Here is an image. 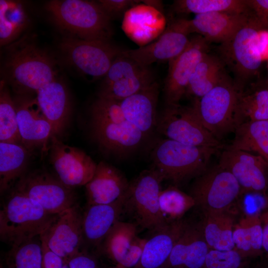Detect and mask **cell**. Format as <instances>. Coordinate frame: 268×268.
<instances>
[{"label":"cell","mask_w":268,"mask_h":268,"mask_svg":"<svg viewBox=\"0 0 268 268\" xmlns=\"http://www.w3.org/2000/svg\"><path fill=\"white\" fill-rule=\"evenodd\" d=\"M57 216L12 189L0 210V240L12 247L40 236Z\"/></svg>","instance_id":"6da1fadb"},{"label":"cell","mask_w":268,"mask_h":268,"mask_svg":"<svg viewBox=\"0 0 268 268\" xmlns=\"http://www.w3.org/2000/svg\"><path fill=\"white\" fill-rule=\"evenodd\" d=\"M8 50L5 69L18 95L36 93L58 77L52 59L34 43L21 40Z\"/></svg>","instance_id":"7a4b0ae2"},{"label":"cell","mask_w":268,"mask_h":268,"mask_svg":"<svg viewBox=\"0 0 268 268\" xmlns=\"http://www.w3.org/2000/svg\"><path fill=\"white\" fill-rule=\"evenodd\" d=\"M46 9L61 29L86 40L110 41L111 18L95 1L52 0Z\"/></svg>","instance_id":"3957f363"},{"label":"cell","mask_w":268,"mask_h":268,"mask_svg":"<svg viewBox=\"0 0 268 268\" xmlns=\"http://www.w3.org/2000/svg\"><path fill=\"white\" fill-rule=\"evenodd\" d=\"M217 150L167 138L157 143L152 151L153 168L164 180H170L177 186L203 172L208 167L211 156Z\"/></svg>","instance_id":"277c9868"},{"label":"cell","mask_w":268,"mask_h":268,"mask_svg":"<svg viewBox=\"0 0 268 268\" xmlns=\"http://www.w3.org/2000/svg\"><path fill=\"white\" fill-rule=\"evenodd\" d=\"M263 29L249 15L247 22L219 46L220 59L233 73L239 92L258 72L264 59L260 40Z\"/></svg>","instance_id":"5b68a950"},{"label":"cell","mask_w":268,"mask_h":268,"mask_svg":"<svg viewBox=\"0 0 268 268\" xmlns=\"http://www.w3.org/2000/svg\"><path fill=\"white\" fill-rule=\"evenodd\" d=\"M239 93L234 81L226 75L204 95L194 100L191 106L199 122L219 140L235 130Z\"/></svg>","instance_id":"8992f818"},{"label":"cell","mask_w":268,"mask_h":268,"mask_svg":"<svg viewBox=\"0 0 268 268\" xmlns=\"http://www.w3.org/2000/svg\"><path fill=\"white\" fill-rule=\"evenodd\" d=\"M241 193L236 178L218 163L208 167L196 177L190 195L196 206L208 212L228 211Z\"/></svg>","instance_id":"52a82bcc"},{"label":"cell","mask_w":268,"mask_h":268,"mask_svg":"<svg viewBox=\"0 0 268 268\" xmlns=\"http://www.w3.org/2000/svg\"><path fill=\"white\" fill-rule=\"evenodd\" d=\"M163 180L154 168L144 170L130 183L126 195L124 208L133 213L140 226L151 231L167 223L161 215L159 205Z\"/></svg>","instance_id":"ba28073f"},{"label":"cell","mask_w":268,"mask_h":268,"mask_svg":"<svg viewBox=\"0 0 268 268\" xmlns=\"http://www.w3.org/2000/svg\"><path fill=\"white\" fill-rule=\"evenodd\" d=\"M12 189L35 201L52 214H60L77 205L73 189L44 171L26 173Z\"/></svg>","instance_id":"9c48e42d"},{"label":"cell","mask_w":268,"mask_h":268,"mask_svg":"<svg viewBox=\"0 0 268 268\" xmlns=\"http://www.w3.org/2000/svg\"><path fill=\"white\" fill-rule=\"evenodd\" d=\"M60 48L66 59L82 74L93 78L104 77L122 50L110 41L64 38Z\"/></svg>","instance_id":"30bf717a"},{"label":"cell","mask_w":268,"mask_h":268,"mask_svg":"<svg viewBox=\"0 0 268 268\" xmlns=\"http://www.w3.org/2000/svg\"><path fill=\"white\" fill-rule=\"evenodd\" d=\"M156 129L167 138L185 144L217 150L222 147L197 119L191 106H166L157 118Z\"/></svg>","instance_id":"8fae6325"},{"label":"cell","mask_w":268,"mask_h":268,"mask_svg":"<svg viewBox=\"0 0 268 268\" xmlns=\"http://www.w3.org/2000/svg\"><path fill=\"white\" fill-rule=\"evenodd\" d=\"M104 77L98 96L118 101L123 100L155 81L148 67L139 65L122 55L121 52Z\"/></svg>","instance_id":"7c38bea8"},{"label":"cell","mask_w":268,"mask_h":268,"mask_svg":"<svg viewBox=\"0 0 268 268\" xmlns=\"http://www.w3.org/2000/svg\"><path fill=\"white\" fill-rule=\"evenodd\" d=\"M47 153L57 178L69 188L85 186L95 173L97 164L90 156L64 143L56 135L50 141Z\"/></svg>","instance_id":"4fadbf2b"},{"label":"cell","mask_w":268,"mask_h":268,"mask_svg":"<svg viewBox=\"0 0 268 268\" xmlns=\"http://www.w3.org/2000/svg\"><path fill=\"white\" fill-rule=\"evenodd\" d=\"M209 43L199 35L190 38L186 49L169 61L164 93L166 107L179 105L196 66L208 51Z\"/></svg>","instance_id":"5bb4252c"},{"label":"cell","mask_w":268,"mask_h":268,"mask_svg":"<svg viewBox=\"0 0 268 268\" xmlns=\"http://www.w3.org/2000/svg\"><path fill=\"white\" fill-rule=\"evenodd\" d=\"M190 34L187 19H178L172 22L156 41L137 49L122 50L121 54L145 67L156 62L170 61L187 47Z\"/></svg>","instance_id":"9a60e30c"},{"label":"cell","mask_w":268,"mask_h":268,"mask_svg":"<svg viewBox=\"0 0 268 268\" xmlns=\"http://www.w3.org/2000/svg\"><path fill=\"white\" fill-rule=\"evenodd\" d=\"M21 144L31 152L36 149L47 153L55 135L53 128L40 109L35 97L18 95L14 99Z\"/></svg>","instance_id":"2e32d148"},{"label":"cell","mask_w":268,"mask_h":268,"mask_svg":"<svg viewBox=\"0 0 268 268\" xmlns=\"http://www.w3.org/2000/svg\"><path fill=\"white\" fill-rule=\"evenodd\" d=\"M82 214L77 205L58 214L40 236L48 247L64 263L83 250Z\"/></svg>","instance_id":"e0dca14e"},{"label":"cell","mask_w":268,"mask_h":268,"mask_svg":"<svg viewBox=\"0 0 268 268\" xmlns=\"http://www.w3.org/2000/svg\"><path fill=\"white\" fill-rule=\"evenodd\" d=\"M218 163L234 176L241 192L266 191L268 163L262 157L228 146L222 152Z\"/></svg>","instance_id":"ac0fdd59"},{"label":"cell","mask_w":268,"mask_h":268,"mask_svg":"<svg viewBox=\"0 0 268 268\" xmlns=\"http://www.w3.org/2000/svg\"><path fill=\"white\" fill-rule=\"evenodd\" d=\"M93 137L104 151L120 157L134 151L145 135L126 121L120 123L91 122Z\"/></svg>","instance_id":"d6986e66"},{"label":"cell","mask_w":268,"mask_h":268,"mask_svg":"<svg viewBox=\"0 0 268 268\" xmlns=\"http://www.w3.org/2000/svg\"><path fill=\"white\" fill-rule=\"evenodd\" d=\"M126 196L108 204L88 205L82 214L83 250L100 248L124 209Z\"/></svg>","instance_id":"ffe728a7"},{"label":"cell","mask_w":268,"mask_h":268,"mask_svg":"<svg viewBox=\"0 0 268 268\" xmlns=\"http://www.w3.org/2000/svg\"><path fill=\"white\" fill-rule=\"evenodd\" d=\"M209 249L201 224L186 222L167 261L162 268H203Z\"/></svg>","instance_id":"44dd1931"},{"label":"cell","mask_w":268,"mask_h":268,"mask_svg":"<svg viewBox=\"0 0 268 268\" xmlns=\"http://www.w3.org/2000/svg\"><path fill=\"white\" fill-rule=\"evenodd\" d=\"M129 186L130 183L120 170L101 161L92 178L85 186L87 204L114 202L126 196Z\"/></svg>","instance_id":"7402d4cb"},{"label":"cell","mask_w":268,"mask_h":268,"mask_svg":"<svg viewBox=\"0 0 268 268\" xmlns=\"http://www.w3.org/2000/svg\"><path fill=\"white\" fill-rule=\"evenodd\" d=\"M249 17V13L216 12L196 14L187 23L190 34L196 33L210 42L220 44L229 39Z\"/></svg>","instance_id":"603a6c76"},{"label":"cell","mask_w":268,"mask_h":268,"mask_svg":"<svg viewBox=\"0 0 268 268\" xmlns=\"http://www.w3.org/2000/svg\"><path fill=\"white\" fill-rule=\"evenodd\" d=\"M159 86L156 81L120 101L124 116L145 136L157 125L156 107Z\"/></svg>","instance_id":"cb8c5ba5"},{"label":"cell","mask_w":268,"mask_h":268,"mask_svg":"<svg viewBox=\"0 0 268 268\" xmlns=\"http://www.w3.org/2000/svg\"><path fill=\"white\" fill-rule=\"evenodd\" d=\"M35 99L55 135L59 138L67 126L70 114L69 99L65 85L57 77L39 89Z\"/></svg>","instance_id":"d4e9b609"},{"label":"cell","mask_w":268,"mask_h":268,"mask_svg":"<svg viewBox=\"0 0 268 268\" xmlns=\"http://www.w3.org/2000/svg\"><path fill=\"white\" fill-rule=\"evenodd\" d=\"M185 221L167 223L153 230L147 239L138 264L134 268H162L167 261Z\"/></svg>","instance_id":"484cf974"},{"label":"cell","mask_w":268,"mask_h":268,"mask_svg":"<svg viewBox=\"0 0 268 268\" xmlns=\"http://www.w3.org/2000/svg\"><path fill=\"white\" fill-rule=\"evenodd\" d=\"M30 153L21 144L0 142L1 195L11 190L14 183L26 174Z\"/></svg>","instance_id":"4316f807"},{"label":"cell","mask_w":268,"mask_h":268,"mask_svg":"<svg viewBox=\"0 0 268 268\" xmlns=\"http://www.w3.org/2000/svg\"><path fill=\"white\" fill-rule=\"evenodd\" d=\"M224 66L220 58L208 53L205 54L189 79L185 95L194 100L204 95L226 75Z\"/></svg>","instance_id":"83f0119b"},{"label":"cell","mask_w":268,"mask_h":268,"mask_svg":"<svg viewBox=\"0 0 268 268\" xmlns=\"http://www.w3.org/2000/svg\"><path fill=\"white\" fill-rule=\"evenodd\" d=\"M234 218L228 211L204 212L201 223L205 241L209 249L219 251L234 249Z\"/></svg>","instance_id":"f1b7e54d"},{"label":"cell","mask_w":268,"mask_h":268,"mask_svg":"<svg viewBox=\"0 0 268 268\" xmlns=\"http://www.w3.org/2000/svg\"><path fill=\"white\" fill-rule=\"evenodd\" d=\"M234 249L244 258L260 256L263 251V230L260 214H246L235 224Z\"/></svg>","instance_id":"f546056e"},{"label":"cell","mask_w":268,"mask_h":268,"mask_svg":"<svg viewBox=\"0 0 268 268\" xmlns=\"http://www.w3.org/2000/svg\"><path fill=\"white\" fill-rule=\"evenodd\" d=\"M229 147L254 153L268 163V120L248 121L236 128Z\"/></svg>","instance_id":"4dcf8cb0"},{"label":"cell","mask_w":268,"mask_h":268,"mask_svg":"<svg viewBox=\"0 0 268 268\" xmlns=\"http://www.w3.org/2000/svg\"><path fill=\"white\" fill-rule=\"evenodd\" d=\"M266 120H268V83L254 84L239 92L236 128L246 122Z\"/></svg>","instance_id":"1f68e13d"},{"label":"cell","mask_w":268,"mask_h":268,"mask_svg":"<svg viewBox=\"0 0 268 268\" xmlns=\"http://www.w3.org/2000/svg\"><path fill=\"white\" fill-rule=\"evenodd\" d=\"M136 235L135 224L118 220L105 238L99 251L116 265L124 259Z\"/></svg>","instance_id":"d6a6232c"},{"label":"cell","mask_w":268,"mask_h":268,"mask_svg":"<svg viewBox=\"0 0 268 268\" xmlns=\"http://www.w3.org/2000/svg\"><path fill=\"white\" fill-rule=\"evenodd\" d=\"M173 7L177 13L181 14L249 13L246 0H178L174 1Z\"/></svg>","instance_id":"836d02e7"},{"label":"cell","mask_w":268,"mask_h":268,"mask_svg":"<svg viewBox=\"0 0 268 268\" xmlns=\"http://www.w3.org/2000/svg\"><path fill=\"white\" fill-rule=\"evenodd\" d=\"M27 17L22 5L11 0H0V43L15 40L25 28Z\"/></svg>","instance_id":"e575fe53"},{"label":"cell","mask_w":268,"mask_h":268,"mask_svg":"<svg viewBox=\"0 0 268 268\" xmlns=\"http://www.w3.org/2000/svg\"><path fill=\"white\" fill-rule=\"evenodd\" d=\"M159 205L160 213L166 223L182 220L187 211L196 206L193 197L176 186H170L161 191Z\"/></svg>","instance_id":"d590c367"},{"label":"cell","mask_w":268,"mask_h":268,"mask_svg":"<svg viewBox=\"0 0 268 268\" xmlns=\"http://www.w3.org/2000/svg\"><path fill=\"white\" fill-rule=\"evenodd\" d=\"M0 142L21 144L14 100L3 82L0 90Z\"/></svg>","instance_id":"8d00e7d4"},{"label":"cell","mask_w":268,"mask_h":268,"mask_svg":"<svg viewBox=\"0 0 268 268\" xmlns=\"http://www.w3.org/2000/svg\"><path fill=\"white\" fill-rule=\"evenodd\" d=\"M42 242L36 237L11 247L6 255L7 268H42Z\"/></svg>","instance_id":"74e56055"},{"label":"cell","mask_w":268,"mask_h":268,"mask_svg":"<svg viewBox=\"0 0 268 268\" xmlns=\"http://www.w3.org/2000/svg\"><path fill=\"white\" fill-rule=\"evenodd\" d=\"M91 122L120 123L127 121L120 101L98 96L91 108Z\"/></svg>","instance_id":"f35d334b"},{"label":"cell","mask_w":268,"mask_h":268,"mask_svg":"<svg viewBox=\"0 0 268 268\" xmlns=\"http://www.w3.org/2000/svg\"><path fill=\"white\" fill-rule=\"evenodd\" d=\"M248 259L236 250L219 251L210 249L203 268H247Z\"/></svg>","instance_id":"ab89813d"},{"label":"cell","mask_w":268,"mask_h":268,"mask_svg":"<svg viewBox=\"0 0 268 268\" xmlns=\"http://www.w3.org/2000/svg\"><path fill=\"white\" fill-rule=\"evenodd\" d=\"M146 241L147 238L136 236L124 259L119 265L124 268H134L140 260Z\"/></svg>","instance_id":"60d3db41"},{"label":"cell","mask_w":268,"mask_h":268,"mask_svg":"<svg viewBox=\"0 0 268 268\" xmlns=\"http://www.w3.org/2000/svg\"><path fill=\"white\" fill-rule=\"evenodd\" d=\"M250 15L265 30L268 29V0H246Z\"/></svg>","instance_id":"b9f144b4"},{"label":"cell","mask_w":268,"mask_h":268,"mask_svg":"<svg viewBox=\"0 0 268 268\" xmlns=\"http://www.w3.org/2000/svg\"><path fill=\"white\" fill-rule=\"evenodd\" d=\"M141 1L133 0H100L97 2L111 18L117 17L126 10Z\"/></svg>","instance_id":"7bdbcfd3"},{"label":"cell","mask_w":268,"mask_h":268,"mask_svg":"<svg viewBox=\"0 0 268 268\" xmlns=\"http://www.w3.org/2000/svg\"><path fill=\"white\" fill-rule=\"evenodd\" d=\"M67 263L68 268H100L95 256L85 250L74 255Z\"/></svg>","instance_id":"ee69618b"},{"label":"cell","mask_w":268,"mask_h":268,"mask_svg":"<svg viewBox=\"0 0 268 268\" xmlns=\"http://www.w3.org/2000/svg\"><path fill=\"white\" fill-rule=\"evenodd\" d=\"M40 239L43 249L42 268H63L65 263L63 259L48 247L43 239L41 238Z\"/></svg>","instance_id":"f6af8a7d"},{"label":"cell","mask_w":268,"mask_h":268,"mask_svg":"<svg viewBox=\"0 0 268 268\" xmlns=\"http://www.w3.org/2000/svg\"><path fill=\"white\" fill-rule=\"evenodd\" d=\"M263 230V248L268 254V210L260 215Z\"/></svg>","instance_id":"bcb514c9"},{"label":"cell","mask_w":268,"mask_h":268,"mask_svg":"<svg viewBox=\"0 0 268 268\" xmlns=\"http://www.w3.org/2000/svg\"><path fill=\"white\" fill-rule=\"evenodd\" d=\"M107 268H124L122 267V266H120L119 265H116L114 267Z\"/></svg>","instance_id":"7dc6e473"},{"label":"cell","mask_w":268,"mask_h":268,"mask_svg":"<svg viewBox=\"0 0 268 268\" xmlns=\"http://www.w3.org/2000/svg\"><path fill=\"white\" fill-rule=\"evenodd\" d=\"M63 268H68L67 263H65L64 264Z\"/></svg>","instance_id":"c3c4849f"},{"label":"cell","mask_w":268,"mask_h":268,"mask_svg":"<svg viewBox=\"0 0 268 268\" xmlns=\"http://www.w3.org/2000/svg\"><path fill=\"white\" fill-rule=\"evenodd\" d=\"M265 268H268V264L267 266L265 267Z\"/></svg>","instance_id":"681fc988"},{"label":"cell","mask_w":268,"mask_h":268,"mask_svg":"<svg viewBox=\"0 0 268 268\" xmlns=\"http://www.w3.org/2000/svg\"><path fill=\"white\" fill-rule=\"evenodd\" d=\"M0 268H3L2 266L1 265Z\"/></svg>","instance_id":"f907efd6"}]
</instances>
